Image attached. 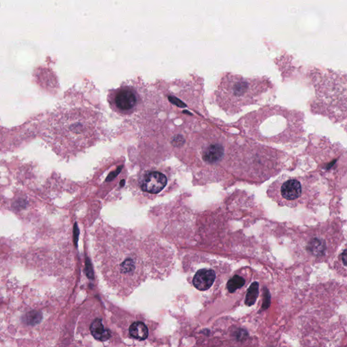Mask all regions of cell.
Returning <instances> with one entry per match:
<instances>
[{"label": "cell", "instance_id": "6", "mask_svg": "<svg viewBox=\"0 0 347 347\" xmlns=\"http://www.w3.org/2000/svg\"><path fill=\"white\" fill-rule=\"evenodd\" d=\"M328 236V233L319 230L311 233L307 237L304 242V249L309 257L316 261H322L331 255L334 248H331L330 236Z\"/></svg>", "mask_w": 347, "mask_h": 347}, {"label": "cell", "instance_id": "1", "mask_svg": "<svg viewBox=\"0 0 347 347\" xmlns=\"http://www.w3.org/2000/svg\"><path fill=\"white\" fill-rule=\"evenodd\" d=\"M99 113L81 106H61L50 124V136L58 144L80 149L92 142L100 128Z\"/></svg>", "mask_w": 347, "mask_h": 347}, {"label": "cell", "instance_id": "10", "mask_svg": "<svg viewBox=\"0 0 347 347\" xmlns=\"http://www.w3.org/2000/svg\"><path fill=\"white\" fill-rule=\"evenodd\" d=\"M90 330L95 338L100 341H107L111 337L109 330L104 327L101 319H95L90 326Z\"/></svg>", "mask_w": 347, "mask_h": 347}, {"label": "cell", "instance_id": "9", "mask_svg": "<svg viewBox=\"0 0 347 347\" xmlns=\"http://www.w3.org/2000/svg\"><path fill=\"white\" fill-rule=\"evenodd\" d=\"M224 150L221 144L212 143L203 149L202 158L209 164H215L223 157Z\"/></svg>", "mask_w": 347, "mask_h": 347}, {"label": "cell", "instance_id": "8", "mask_svg": "<svg viewBox=\"0 0 347 347\" xmlns=\"http://www.w3.org/2000/svg\"><path fill=\"white\" fill-rule=\"evenodd\" d=\"M215 272L212 269L199 270L193 279V284L195 288L200 291H205L211 288L215 282Z\"/></svg>", "mask_w": 347, "mask_h": 347}, {"label": "cell", "instance_id": "3", "mask_svg": "<svg viewBox=\"0 0 347 347\" xmlns=\"http://www.w3.org/2000/svg\"><path fill=\"white\" fill-rule=\"evenodd\" d=\"M106 250L105 261H102V273L108 286L120 294L126 295L136 288L140 282L141 269L136 255L119 243Z\"/></svg>", "mask_w": 347, "mask_h": 347}, {"label": "cell", "instance_id": "4", "mask_svg": "<svg viewBox=\"0 0 347 347\" xmlns=\"http://www.w3.org/2000/svg\"><path fill=\"white\" fill-rule=\"evenodd\" d=\"M275 188L278 202L288 206H296L309 197V189L302 178H283L276 181Z\"/></svg>", "mask_w": 347, "mask_h": 347}, {"label": "cell", "instance_id": "7", "mask_svg": "<svg viewBox=\"0 0 347 347\" xmlns=\"http://www.w3.org/2000/svg\"><path fill=\"white\" fill-rule=\"evenodd\" d=\"M167 182V178L161 172H148L143 178L141 189L145 192L155 194L161 192L165 188Z\"/></svg>", "mask_w": 347, "mask_h": 347}, {"label": "cell", "instance_id": "11", "mask_svg": "<svg viewBox=\"0 0 347 347\" xmlns=\"http://www.w3.org/2000/svg\"><path fill=\"white\" fill-rule=\"evenodd\" d=\"M130 335L138 340L147 339L149 336V330L143 322L136 321L133 323L129 328Z\"/></svg>", "mask_w": 347, "mask_h": 347}, {"label": "cell", "instance_id": "14", "mask_svg": "<svg viewBox=\"0 0 347 347\" xmlns=\"http://www.w3.org/2000/svg\"><path fill=\"white\" fill-rule=\"evenodd\" d=\"M336 263L338 267L347 270V248L342 250V252L338 256Z\"/></svg>", "mask_w": 347, "mask_h": 347}, {"label": "cell", "instance_id": "2", "mask_svg": "<svg viewBox=\"0 0 347 347\" xmlns=\"http://www.w3.org/2000/svg\"><path fill=\"white\" fill-rule=\"evenodd\" d=\"M268 88L269 82L266 78H245L224 73L218 81L212 99L222 111L232 116L244 107L258 104Z\"/></svg>", "mask_w": 347, "mask_h": 347}, {"label": "cell", "instance_id": "12", "mask_svg": "<svg viewBox=\"0 0 347 347\" xmlns=\"http://www.w3.org/2000/svg\"><path fill=\"white\" fill-rule=\"evenodd\" d=\"M246 284V280L242 276L236 275L228 282L226 288L228 292L234 293L238 290V289L242 288Z\"/></svg>", "mask_w": 347, "mask_h": 347}, {"label": "cell", "instance_id": "13", "mask_svg": "<svg viewBox=\"0 0 347 347\" xmlns=\"http://www.w3.org/2000/svg\"><path fill=\"white\" fill-rule=\"evenodd\" d=\"M259 283L253 282L249 288L246 295V301H245V303L248 306H252L257 301L258 296H259Z\"/></svg>", "mask_w": 347, "mask_h": 347}, {"label": "cell", "instance_id": "5", "mask_svg": "<svg viewBox=\"0 0 347 347\" xmlns=\"http://www.w3.org/2000/svg\"><path fill=\"white\" fill-rule=\"evenodd\" d=\"M110 105L114 111L121 115L134 113L138 105L139 96L130 86H121L109 95Z\"/></svg>", "mask_w": 347, "mask_h": 347}]
</instances>
